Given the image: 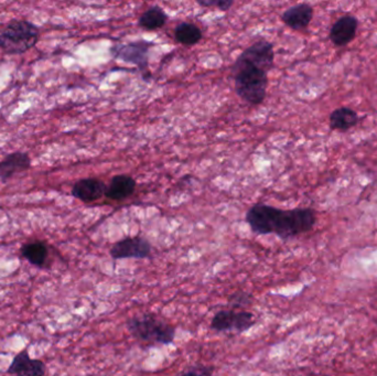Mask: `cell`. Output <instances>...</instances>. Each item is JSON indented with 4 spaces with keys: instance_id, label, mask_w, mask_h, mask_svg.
<instances>
[{
    "instance_id": "6da1fadb",
    "label": "cell",
    "mask_w": 377,
    "mask_h": 376,
    "mask_svg": "<svg viewBox=\"0 0 377 376\" xmlns=\"http://www.w3.org/2000/svg\"><path fill=\"white\" fill-rule=\"evenodd\" d=\"M316 221V213L311 209L281 210L264 203L253 205L246 213V222L253 233L275 234L281 240L307 233L314 228Z\"/></svg>"
},
{
    "instance_id": "7a4b0ae2",
    "label": "cell",
    "mask_w": 377,
    "mask_h": 376,
    "mask_svg": "<svg viewBox=\"0 0 377 376\" xmlns=\"http://www.w3.org/2000/svg\"><path fill=\"white\" fill-rule=\"evenodd\" d=\"M235 92L250 105H260L267 94L268 72L252 65L235 61L232 67Z\"/></svg>"
},
{
    "instance_id": "3957f363",
    "label": "cell",
    "mask_w": 377,
    "mask_h": 376,
    "mask_svg": "<svg viewBox=\"0 0 377 376\" xmlns=\"http://www.w3.org/2000/svg\"><path fill=\"white\" fill-rule=\"evenodd\" d=\"M126 327L136 340L148 344L169 346L176 338V328L153 313L134 316L127 320Z\"/></svg>"
},
{
    "instance_id": "277c9868",
    "label": "cell",
    "mask_w": 377,
    "mask_h": 376,
    "mask_svg": "<svg viewBox=\"0 0 377 376\" xmlns=\"http://www.w3.org/2000/svg\"><path fill=\"white\" fill-rule=\"evenodd\" d=\"M40 39L34 23L25 19H13L0 29V50L6 54H23L32 49Z\"/></svg>"
},
{
    "instance_id": "5b68a950",
    "label": "cell",
    "mask_w": 377,
    "mask_h": 376,
    "mask_svg": "<svg viewBox=\"0 0 377 376\" xmlns=\"http://www.w3.org/2000/svg\"><path fill=\"white\" fill-rule=\"evenodd\" d=\"M254 313L246 310H219L212 318L211 329L217 332L243 333L255 325Z\"/></svg>"
},
{
    "instance_id": "8992f818",
    "label": "cell",
    "mask_w": 377,
    "mask_h": 376,
    "mask_svg": "<svg viewBox=\"0 0 377 376\" xmlns=\"http://www.w3.org/2000/svg\"><path fill=\"white\" fill-rule=\"evenodd\" d=\"M153 46V42L141 40L126 44H116L110 52L115 59L136 65L143 73V79H148L151 77L149 73V50Z\"/></svg>"
},
{
    "instance_id": "52a82bcc",
    "label": "cell",
    "mask_w": 377,
    "mask_h": 376,
    "mask_svg": "<svg viewBox=\"0 0 377 376\" xmlns=\"http://www.w3.org/2000/svg\"><path fill=\"white\" fill-rule=\"evenodd\" d=\"M113 259H145L151 257V244L141 236L116 242L110 249Z\"/></svg>"
},
{
    "instance_id": "ba28073f",
    "label": "cell",
    "mask_w": 377,
    "mask_h": 376,
    "mask_svg": "<svg viewBox=\"0 0 377 376\" xmlns=\"http://www.w3.org/2000/svg\"><path fill=\"white\" fill-rule=\"evenodd\" d=\"M236 61L252 64L264 71L269 72L273 69L275 61L274 46L266 40H260L245 49Z\"/></svg>"
},
{
    "instance_id": "9c48e42d",
    "label": "cell",
    "mask_w": 377,
    "mask_h": 376,
    "mask_svg": "<svg viewBox=\"0 0 377 376\" xmlns=\"http://www.w3.org/2000/svg\"><path fill=\"white\" fill-rule=\"evenodd\" d=\"M46 372V364L41 360L31 358L28 349H23L15 354L6 374L8 376H44Z\"/></svg>"
},
{
    "instance_id": "30bf717a",
    "label": "cell",
    "mask_w": 377,
    "mask_h": 376,
    "mask_svg": "<svg viewBox=\"0 0 377 376\" xmlns=\"http://www.w3.org/2000/svg\"><path fill=\"white\" fill-rule=\"evenodd\" d=\"M106 187L108 186L101 180L95 179V178H85V179L75 182V186L72 187L71 195L82 202H94L104 197L106 193Z\"/></svg>"
},
{
    "instance_id": "8fae6325",
    "label": "cell",
    "mask_w": 377,
    "mask_h": 376,
    "mask_svg": "<svg viewBox=\"0 0 377 376\" xmlns=\"http://www.w3.org/2000/svg\"><path fill=\"white\" fill-rule=\"evenodd\" d=\"M30 156L23 151H15L0 162V179L8 181L15 174L30 169Z\"/></svg>"
},
{
    "instance_id": "7c38bea8",
    "label": "cell",
    "mask_w": 377,
    "mask_h": 376,
    "mask_svg": "<svg viewBox=\"0 0 377 376\" xmlns=\"http://www.w3.org/2000/svg\"><path fill=\"white\" fill-rule=\"evenodd\" d=\"M314 17V9L308 4H299L288 8L281 15V20L286 26L295 30H301L308 27Z\"/></svg>"
},
{
    "instance_id": "4fadbf2b",
    "label": "cell",
    "mask_w": 377,
    "mask_h": 376,
    "mask_svg": "<svg viewBox=\"0 0 377 376\" xmlns=\"http://www.w3.org/2000/svg\"><path fill=\"white\" fill-rule=\"evenodd\" d=\"M357 19L352 15H345L334 23L330 32V39L336 46H347L354 39L357 29Z\"/></svg>"
},
{
    "instance_id": "5bb4252c",
    "label": "cell",
    "mask_w": 377,
    "mask_h": 376,
    "mask_svg": "<svg viewBox=\"0 0 377 376\" xmlns=\"http://www.w3.org/2000/svg\"><path fill=\"white\" fill-rule=\"evenodd\" d=\"M136 190V180L127 174H118L110 179V185L106 187V197L120 201L133 195Z\"/></svg>"
},
{
    "instance_id": "9a60e30c",
    "label": "cell",
    "mask_w": 377,
    "mask_h": 376,
    "mask_svg": "<svg viewBox=\"0 0 377 376\" xmlns=\"http://www.w3.org/2000/svg\"><path fill=\"white\" fill-rule=\"evenodd\" d=\"M21 255L37 267H44L49 257V247L46 242L32 241L23 244Z\"/></svg>"
},
{
    "instance_id": "2e32d148",
    "label": "cell",
    "mask_w": 377,
    "mask_h": 376,
    "mask_svg": "<svg viewBox=\"0 0 377 376\" xmlns=\"http://www.w3.org/2000/svg\"><path fill=\"white\" fill-rule=\"evenodd\" d=\"M168 21V15L160 6L148 8L141 18L138 19V26L145 30L153 31L162 28Z\"/></svg>"
},
{
    "instance_id": "e0dca14e",
    "label": "cell",
    "mask_w": 377,
    "mask_h": 376,
    "mask_svg": "<svg viewBox=\"0 0 377 376\" xmlns=\"http://www.w3.org/2000/svg\"><path fill=\"white\" fill-rule=\"evenodd\" d=\"M203 38L200 27L191 22H181L174 29V39L178 44L184 46H196Z\"/></svg>"
},
{
    "instance_id": "ac0fdd59",
    "label": "cell",
    "mask_w": 377,
    "mask_h": 376,
    "mask_svg": "<svg viewBox=\"0 0 377 376\" xmlns=\"http://www.w3.org/2000/svg\"><path fill=\"white\" fill-rule=\"evenodd\" d=\"M357 122L359 116L351 108H338L330 116V126L332 129L338 131H347L350 128L354 127Z\"/></svg>"
},
{
    "instance_id": "d6986e66",
    "label": "cell",
    "mask_w": 377,
    "mask_h": 376,
    "mask_svg": "<svg viewBox=\"0 0 377 376\" xmlns=\"http://www.w3.org/2000/svg\"><path fill=\"white\" fill-rule=\"evenodd\" d=\"M252 302V294L243 292V290H238V292H234L229 298V306L231 307V309L243 310L244 308L250 306Z\"/></svg>"
},
{
    "instance_id": "ffe728a7",
    "label": "cell",
    "mask_w": 377,
    "mask_h": 376,
    "mask_svg": "<svg viewBox=\"0 0 377 376\" xmlns=\"http://www.w3.org/2000/svg\"><path fill=\"white\" fill-rule=\"evenodd\" d=\"M196 3L201 7H217L219 11H227L231 9L234 1L233 0H196Z\"/></svg>"
},
{
    "instance_id": "44dd1931",
    "label": "cell",
    "mask_w": 377,
    "mask_h": 376,
    "mask_svg": "<svg viewBox=\"0 0 377 376\" xmlns=\"http://www.w3.org/2000/svg\"><path fill=\"white\" fill-rule=\"evenodd\" d=\"M215 370V366H193L191 369L178 376H212Z\"/></svg>"
}]
</instances>
